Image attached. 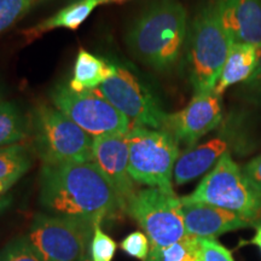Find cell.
<instances>
[{"instance_id":"obj_1","label":"cell","mask_w":261,"mask_h":261,"mask_svg":"<svg viewBox=\"0 0 261 261\" xmlns=\"http://www.w3.org/2000/svg\"><path fill=\"white\" fill-rule=\"evenodd\" d=\"M40 203L55 215L81 218L102 224L125 212V204L96 162L44 165Z\"/></svg>"},{"instance_id":"obj_2","label":"cell","mask_w":261,"mask_h":261,"mask_svg":"<svg viewBox=\"0 0 261 261\" xmlns=\"http://www.w3.org/2000/svg\"><path fill=\"white\" fill-rule=\"evenodd\" d=\"M188 34V12L178 0H158L133 21L126 34L130 54L158 71L174 67Z\"/></svg>"},{"instance_id":"obj_3","label":"cell","mask_w":261,"mask_h":261,"mask_svg":"<svg viewBox=\"0 0 261 261\" xmlns=\"http://www.w3.org/2000/svg\"><path fill=\"white\" fill-rule=\"evenodd\" d=\"M232 44L215 2L210 0L197 11L189 33V73L195 93L213 92Z\"/></svg>"},{"instance_id":"obj_4","label":"cell","mask_w":261,"mask_h":261,"mask_svg":"<svg viewBox=\"0 0 261 261\" xmlns=\"http://www.w3.org/2000/svg\"><path fill=\"white\" fill-rule=\"evenodd\" d=\"M29 125L34 151L44 165L93 161V137L52 104L34 107Z\"/></svg>"},{"instance_id":"obj_5","label":"cell","mask_w":261,"mask_h":261,"mask_svg":"<svg viewBox=\"0 0 261 261\" xmlns=\"http://www.w3.org/2000/svg\"><path fill=\"white\" fill-rule=\"evenodd\" d=\"M126 213L135 219L150 243L145 261H162V252L187 234L180 197L174 191L146 188L136 191Z\"/></svg>"},{"instance_id":"obj_6","label":"cell","mask_w":261,"mask_h":261,"mask_svg":"<svg viewBox=\"0 0 261 261\" xmlns=\"http://www.w3.org/2000/svg\"><path fill=\"white\" fill-rule=\"evenodd\" d=\"M128 139V171L137 184L173 191L172 177L180 155L179 143L163 129L130 126Z\"/></svg>"},{"instance_id":"obj_7","label":"cell","mask_w":261,"mask_h":261,"mask_svg":"<svg viewBox=\"0 0 261 261\" xmlns=\"http://www.w3.org/2000/svg\"><path fill=\"white\" fill-rule=\"evenodd\" d=\"M180 198L233 212L253 223L261 215V195L250 185L230 152L221 156L192 194Z\"/></svg>"},{"instance_id":"obj_8","label":"cell","mask_w":261,"mask_h":261,"mask_svg":"<svg viewBox=\"0 0 261 261\" xmlns=\"http://www.w3.org/2000/svg\"><path fill=\"white\" fill-rule=\"evenodd\" d=\"M94 225L81 218L39 214L28 240L42 261H81L87 256Z\"/></svg>"},{"instance_id":"obj_9","label":"cell","mask_w":261,"mask_h":261,"mask_svg":"<svg viewBox=\"0 0 261 261\" xmlns=\"http://www.w3.org/2000/svg\"><path fill=\"white\" fill-rule=\"evenodd\" d=\"M50 98L52 106L91 137L126 135L132 126L98 89L75 92L69 85L57 84Z\"/></svg>"},{"instance_id":"obj_10","label":"cell","mask_w":261,"mask_h":261,"mask_svg":"<svg viewBox=\"0 0 261 261\" xmlns=\"http://www.w3.org/2000/svg\"><path fill=\"white\" fill-rule=\"evenodd\" d=\"M98 91L129 120L132 126L163 129L167 113L159 99L135 74L115 64V69Z\"/></svg>"},{"instance_id":"obj_11","label":"cell","mask_w":261,"mask_h":261,"mask_svg":"<svg viewBox=\"0 0 261 261\" xmlns=\"http://www.w3.org/2000/svg\"><path fill=\"white\" fill-rule=\"evenodd\" d=\"M220 97L214 92L195 93L189 104L177 113L167 114L163 130L174 137L178 143L189 148L196 145L197 140L220 125Z\"/></svg>"},{"instance_id":"obj_12","label":"cell","mask_w":261,"mask_h":261,"mask_svg":"<svg viewBox=\"0 0 261 261\" xmlns=\"http://www.w3.org/2000/svg\"><path fill=\"white\" fill-rule=\"evenodd\" d=\"M92 154L93 162L97 163L109 179L127 208L129 200L137 191L128 171L127 133L93 137Z\"/></svg>"},{"instance_id":"obj_13","label":"cell","mask_w":261,"mask_h":261,"mask_svg":"<svg viewBox=\"0 0 261 261\" xmlns=\"http://www.w3.org/2000/svg\"><path fill=\"white\" fill-rule=\"evenodd\" d=\"M181 202V213L188 234L200 238H217L238 228L249 227L253 221L233 212L201 202Z\"/></svg>"},{"instance_id":"obj_14","label":"cell","mask_w":261,"mask_h":261,"mask_svg":"<svg viewBox=\"0 0 261 261\" xmlns=\"http://www.w3.org/2000/svg\"><path fill=\"white\" fill-rule=\"evenodd\" d=\"M220 21L233 44L261 48V0H214Z\"/></svg>"},{"instance_id":"obj_15","label":"cell","mask_w":261,"mask_h":261,"mask_svg":"<svg viewBox=\"0 0 261 261\" xmlns=\"http://www.w3.org/2000/svg\"><path fill=\"white\" fill-rule=\"evenodd\" d=\"M227 148V140L223 137H215L203 144L190 146L179 155L175 162L173 171L175 184L185 185L200 178L228 152Z\"/></svg>"},{"instance_id":"obj_16","label":"cell","mask_w":261,"mask_h":261,"mask_svg":"<svg viewBox=\"0 0 261 261\" xmlns=\"http://www.w3.org/2000/svg\"><path fill=\"white\" fill-rule=\"evenodd\" d=\"M99 5H103L102 0H74L56 14L24 31V37L34 40L45 33L56 29L76 31Z\"/></svg>"},{"instance_id":"obj_17","label":"cell","mask_w":261,"mask_h":261,"mask_svg":"<svg viewBox=\"0 0 261 261\" xmlns=\"http://www.w3.org/2000/svg\"><path fill=\"white\" fill-rule=\"evenodd\" d=\"M259 48L249 44H232L213 92L221 96L228 87L246 81L253 74Z\"/></svg>"},{"instance_id":"obj_18","label":"cell","mask_w":261,"mask_h":261,"mask_svg":"<svg viewBox=\"0 0 261 261\" xmlns=\"http://www.w3.org/2000/svg\"><path fill=\"white\" fill-rule=\"evenodd\" d=\"M115 69V64L80 48L75 60L73 76L69 87L75 92L96 90L109 79Z\"/></svg>"},{"instance_id":"obj_19","label":"cell","mask_w":261,"mask_h":261,"mask_svg":"<svg viewBox=\"0 0 261 261\" xmlns=\"http://www.w3.org/2000/svg\"><path fill=\"white\" fill-rule=\"evenodd\" d=\"M32 166L31 150L24 144H14L0 148V196L29 171Z\"/></svg>"},{"instance_id":"obj_20","label":"cell","mask_w":261,"mask_h":261,"mask_svg":"<svg viewBox=\"0 0 261 261\" xmlns=\"http://www.w3.org/2000/svg\"><path fill=\"white\" fill-rule=\"evenodd\" d=\"M31 135L29 117L15 102H0V148L19 144Z\"/></svg>"},{"instance_id":"obj_21","label":"cell","mask_w":261,"mask_h":261,"mask_svg":"<svg viewBox=\"0 0 261 261\" xmlns=\"http://www.w3.org/2000/svg\"><path fill=\"white\" fill-rule=\"evenodd\" d=\"M162 261H200V237L187 233L163 250Z\"/></svg>"},{"instance_id":"obj_22","label":"cell","mask_w":261,"mask_h":261,"mask_svg":"<svg viewBox=\"0 0 261 261\" xmlns=\"http://www.w3.org/2000/svg\"><path fill=\"white\" fill-rule=\"evenodd\" d=\"M38 0H0V34L15 25Z\"/></svg>"},{"instance_id":"obj_23","label":"cell","mask_w":261,"mask_h":261,"mask_svg":"<svg viewBox=\"0 0 261 261\" xmlns=\"http://www.w3.org/2000/svg\"><path fill=\"white\" fill-rule=\"evenodd\" d=\"M116 242L100 227V224L94 225L92 240L89 253L91 261H112L116 253Z\"/></svg>"},{"instance_id":"obj_24","label":"cell","mask_w":261,"mask_h":261,"mask_svg":"<svg viewBox=\"0 0 261 261\" xmlns=\"http://www.w3.org/2000/svg\"><path fill=\"white\" fill-rule=\"evenodd\" d=\"M0 261H42L28 237L17 238L0 250Z\"/></svg>"},{"instance_id":"obj_25","label":"cell","mask_w":261,"mask_h":261,"mask_svg":"<svg viewBox=\"0 0 261 261\" xmlns=\"http://www.w3.org/2000/svg\"><path fill=\"white\" fill-rule=\"evenodd\" d=\"M120 247L129 256L142 261L146 260L150 252L149 240L142 231H135V232L126 236L120 243Z\"/></svg>"},{"instance_id":"obj_26","label":"cell","mask_w":261,"mask_h":261,"mask_svg":"<svg viewBox=\"0 0 261 261\" xmlns=\"http://www.w3.org/2000/svg\"><path fill=\"white\" fill-rule=\"evenodd\" d=\"M200 261H234L227 248L215 238H200Z\"/></svg>"},{"instance_id":"obj_27","label":"cell","mask_w":261,"mask_h":261,"mask_svg":"<svg viewBox=\"0 0 261 261\" xmlns=\"http://www.w3.org/2000/svg\"><path fill=\"white\" fill-rule=\"evenodd\" d=\"M243 90L246 96L255 102L261 103V48L257 54V62L253 74L244 81Z\"/></svg>"},{"instance_id":"obj_28","label":"cell","mask_w":261,"mask_h":261,"mask_svg":"<svg viewBox=\"0 0 261 261\" xmlns=\"http://www.w3.org/2000/svg\"><path fill=\"white\" fill-rule=\"evenodd\" d=\"M243 174L250 185L261 195V155L254 158L244 166Z\"/></svg>"},{"instance_id":"obj_29","label":"cell","mask_w":261,"mask_h":261,"mask_svg":"<svg viewBox=\"0 0 261 261\" xmlns=\"http://www.w3.org/2000/svg\"><path fill=\"white\" fill-rule=\"evenodd\" d=\"M12 202V197L11 196H0V213H3L6 208L9 207L10 204H11Z\"/></svg>"},{"instance_id":"obj_30","label":"cell","mask_w":261,"mask_h":261,"mask_svg":"<svg viewBox=\"0 0 261 261\" xmlns=\"http://www.w3.org/2000/svg\"><path fill=\"white\" fill-rule=\"evenodd\" d=\"M250 243L254 244V246L259 247L260 250H261V225H260V226L256 227L255 234H254V237L252 238V241H250Z\"/></svg>"},{"instance_id":"obj_31","label":"cell","mask_w":261,"mask_h":261,"mask_svg":"<svg viewBox=\"0 0 261 261\" xmlns=\"http://www.w3.org/2000/svg\"><path fill=\"white\" fill-rule=\"evenodd\" d=\"M127 0H102V4H121V3H125Z\"/></svg>"},{"instance_id":"obj_32","label":"cell","mask_w":261,"mask_h":261,"mask_svg":"<svg viewBox=\"0 0 261 261\" xmlns=\"http://www.w3.org/2000/svg\"><path fill=\"white\" fill-rule=\"evenodd\" d=\"M81 261H91V260H90V257L86 256V257H85V259H83Z\"/></svg>"},{"instance_id":"obj_33","label":"cell","mask_w":261,"mask_h":261,"mask_svg":"<svg viewBox=\"0 0 261 261\" xmlns=\"http://www.w3.org/2000/svg\"><path fill=\"white\" fill-rule=\"evenodd\" d=\"M38 2H46V0H38Z\"/></svg>"},{"instance_id":"obj_34","label":"cell","mask_w":261,"mask_h":261,"mask_svg":"<svg viewBox=\"0 0 261 261\" xmlns=\"http://www.w3.org/2000/svg\"><path fill=\"white\" fill-rule=\"evenodd\" d=\"M2 100H3V99H2V94H0V102H2Z\"/></svg>"}]
</instances>
